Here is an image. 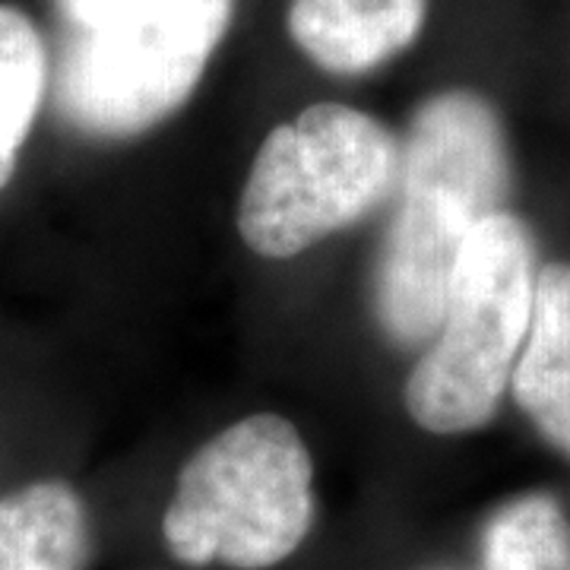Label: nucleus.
<instances>
[{"label": "nucleus", "mask_w": 570, "mask_h": 570, "mask_svg": "<svg viewBox=\"0 0 570 570\" xmlns=\"http://www.w3.org/2000/svg\"><path fill=\"white\" fill-rule=\"evenodd\" d=\"M400 146L374 311L387 340L409 348L434 336L463 247L479 225L501 213L510 159L494 108L466 89L419 105Z\"/></svg>", "instance_id": "nucleus-1"}, {"label": "nucleus", "mask_w": 570, "mask_h": 570, "mask_svg": "<svg viewBox=\"0 0 570 570\" xmlns=\"http://www.w3.org/2000/svg\"><path fill=\"white\" fill-rule=\"evenodd\" d=\"M314 513V460L302 431L279 412H254L184 463L163 539L187 568L269 570L302 549Z\"/></svg>", "instance_id": "nucleus-2"}, {"label": "nucleus", "mask_w": 570, "mask_h": 570, "mask_svg": "<svg viewBox=\"0 0 570 570\" xmlns=\"http://www.w3.org/2000/svg\"><path fill=\"white\" fill-rule=\"evenodd\" d=\"M235 0H118L89 26H63L51 99L73 130L127 140L159 127L204 80Z\"/></svg>", "instance_id": "nucleus-3"}, {"label": "nucleus", "mask_w": 570, "mask_h": 570, "mask_svg": "<svg viewBox=\"0 0 570 570\" xmlns=\"http://www.w3.org/2000/svg\"><path fill=\"white\" fill-rule=\"evenodd\" d=\"M403 146L374 115L307 105L261 142L242 197L238 235L264 261H292L358 225L393 197Z\"/></svg>", "instance_id": "nucleus-4"}, {"label": "nucleus", "mask_w": 570, "mask_h": 570, "mask_svg": "<svg viewBox=\"0 0 570 570\" xmlns=\"http://www.w3.org/2000/svg\"><path fill=\"white\" fill-rule=\"evenodd\" d=\"M535 276V245L517 216L501 209L472 232L441 324L403 387L415 425L466 434L494 419L530 330Z\"/></svg>", "instance_id": "nucleus-5"}, {"label": "nucleus", "mask_w": 570, "mask_h": 570, "mask_svg": "<svg viewBox=\"0 0 570 570\" xmlns=\"http://www.w3.org/2000/svg\"><path fill=\"white\" fill-rule=\"evenodd\" d=\"M428 0H288V36L307 61L362 77L400 58L425 26Z\"/></svg>", "instance_id": "nucleus-6"}, {"label": "nucleus", "mask_w": 570, "mask_h": 570, "mask_svg": "<svg viewBox=\"0 0 570 570\" xmlns=\"http://www.w3.org/2000/svg\"><path fill=\"white\" fill-rule=\"evenodd\" d=\"M520 409L542 438L570 456V266L549 264L535 276V302L520 358L510 374Z\"/></svg>", "instance_id": "nucleus-7"}, {"label": "nucleus", "mask_w": 570, "mask_h": 570, "mask_svg": "<svg viewBox=\"0 0 570 570\" xmlns=\"http://www.w3.org/2000/svg\"><path fill=\"white\" fill-rule=\"evenodd\" d=\"M92 551L80 491L41 479L0 498V570H86Z\"/></svg>", "instance_id": "nucleus-8"}, {"label": "nucleus", "mask_w": 570, "mask_h": 570, "mask_svg": "<svg viewBox=\"0 0 570 570\" xmlns=\"http://www.w3.org/2000/svg\"><path fill=\"white\" fill-rule=\"evenodd\" d=\"M51 86V61L36 22L0 3V190L13 181L20 153Z\"/></svg>", "instance_id": "nucleus-9"}, {"label": "nucleus", "mask_w": 570, "mask_h": 570, "mask_svg": "<svg viewBox=\"0 0 570 570\" xmlns=\"http://www.w3.org/2000/svg\"><path fill=\"white\" fill-rule=\"evenodd\" d=\"M482 570H570L568 513L551 494H523L491 513Z\"/></svg>", "instance_id": "nucleus-10"}, {"label": "nucleus", "mask_w": 570, "mask_h": 570, "mask_svg": "<svg viewBox=\"0 0 570 570\" xmlns=\"http://www.w3.org/2000/svg\"><path fill=\"white\" fill-rule=\"evenodd\" d=\"M55 13L61 17V26H89L105 17L118 0H51Z\"/></svg>", "instance_id": "nucleus-11"}, {"label": "nucleus", "mask_w": 570, "mask_h": 570, "mask_svg": "<svg viewBox=\"0 0 570 570\" xmlns=\"http://www.w3.org/2000/svg\"><path fill=\"white\" fill-rule=\"evenodd\" d=\"M438 570H448V568H438Z\"/></svg>", "instance_id": "nucleus-12"}]
</instances>
